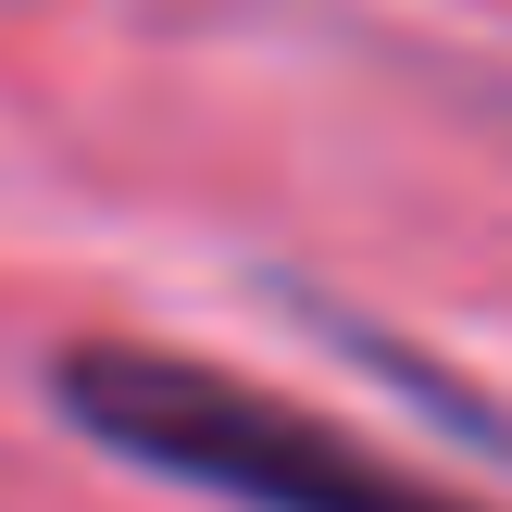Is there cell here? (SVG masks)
<instances>
[{"instance_id": "cell-1", "label": "cell", "mask_w": 512, "mask_h": 512, "mask_svg": "<svg viewBox=\"0 0 512 512\" xmlns=\"http://www.w3.org/2000/svg\"><path fill=\"white\" fill-rule=\"evenodd\" d=\"M38 388L75 438H100L113 463L163 475V488H200L225 512H500L475 488H438V475L388 463L375 438L325 425L313 400L250 388V375L200 363V350H163V338H75V350H50Z\"/></svg>"}]
</instances>
